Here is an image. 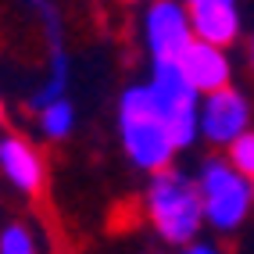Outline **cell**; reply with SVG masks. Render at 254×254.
<instances>
[{"mask_svg": "<svg viewBox=\"0 0 254 254\" xmlns=\"http://www.w3.org/2000/svg\"><path fill=\"white\" fill-rule=\"evenodd\" d=\"M36 122L47 140H68L75 132V104L68 97H61L54 104H47L43 111H36Z\"/></svg>", "mask_w": 254, "mask_h": 254, "instance_id": "8fae6325", "label": "cell"}, {"mask_svg": "<svg viewBox=\"0 0 254 254\" xmlns=\"http://www.w3.org/2000/svg\"><path fill=\"white\" fill-rule=\"evenodd\" d=\"M147 97L154 104L158 118L168 129V140L176 150L190 147L200 132H197V111H200V93L183 79L176 64H150V79L143 82Z\"/></svg>", "mask_w": 254, "mask_h": 254, "instance_id": "277c9868", "label": "cell"}, {"mask_svg": "<svg viewBox=\"0 0 254 254\" xmlns=\"http://www.w3.org/2000/svg\"><path fill=\"white\" fill-rule=\"evenodd\" d=\"M179 4L190 14L193 40L226 50L240 36V7H236V0H179Z\"/></svg>", "mask_w": 254, "mask_h": 254, "instance_id": "52a82bcc", "label": "cell"}, {"mask_svg": "<svg viewBox=\"0 0 254 254\" xmlns=\"http://www.w3.org/2000/svg\"><path fill=\"white\" fill-rule=\"evenodd\" d=\"M197 132L215 147H233L236 140L251 132V100L236 90L226 86L218 93L200 97V111H197Z\"/></svg>", "mask_w": 254, "mask_h": 254, "instance_id": "8992f818", "label": "cell"}, {"mask_svg": "<svg viewBox=\"0 0 254 254\" xmlns=\"http://www.w3.org/2000/svg\"><path fill=\"white\" fill-rule=\"evenodd\" d=\"M176 68L183 72V79L190 82L200 97L233 86V82H229L233 79L229 54H226V50H218V47H211V43H200V40H193L190 47L183 50V58L176 61Z\"/></svg>", "mask_w": 254, "mask_h": 254, "instance_id": "9c48e42d", "label": "cell"}, {"mask_svg": "<svg viewBox=\"0 0 254 254\" xmlns=\"http://www.w3.org/2000/svg\"><path fill=\"white\" fill-rule=\"evenodd\" d=\"M0 126H4V100H0Z\"/></svg>", "mask_w": 254, "mask_h": 254, "instance_id": "9a60e30c", "label": "cell"}, {"mask_svg": "<svg viewBox=\"0 0 254 254\" xmlns=\"http://www.w3.org/2000/svg\"><path fill=\"white\" fill-rule=\"evenodd\" d=\"M226 161H229L236 172H240V176L254 186V129H251V132H244V136L229 147V158H226Z\"/></svg>", "mask_w": 254, "mask_h": 254, "instance_id": "4fadbf2b", "label": "cell"}, {"mask_svg": "<svg viewBox=\"0 0 254 254\" xmlns=\"http://www.w3.org/2000/svg\"><path fill=\"white\" fill-rule=\"evenodd\" d=\"M0 254H43L40 233L29 222H7L0 229Z\"/></svg>", "mask_w": 254, "mask_h": 254, "instance_id": "7c38bea8", "label": "cell"}, {"mask_svg": "<svg viewBox=\"0 0 254 254\" xmlns=\"http://www.w3.org/2000/svg\"><path fill=\"white\" fill-rule=\"evenodd\" d=\"M251 64H254V40H251Z\"/></svg>", "mask_w": 254, "mask_h": 254, "instance_id": "2e32d148", "label": "cell"}, {"mask_svg": "<svg viewBox=\"0 0 254 254\" xmlns=\"http://www.w3.org/2000/svg\"><path fill=\"white\" fill-rule=\"evenodd\" d=\"M118 136H122L126 158L143 168V172H161L172 168L176 147L168 140V129L158 118L154 104L147 97V86H126L118 97Z\"/></svg>", "mask_w": 254, "mask_h": 254, "instance_id": "7a4b0ae2", "label": "cell"}, {"mask_svg": "<svg viewBox=\"0 0 254 254\" xmlns=\"http://www.w3.org/2000/svg\"><path fill=\"white\" fill-rule=\"evenodd\" d=\"M204 222L215 233H236L254 208V186L236 172L226 158H208L197 172Z\"/></svg>", "mask_w": 254, "mask_h": 254, "instance_id": "3957f363", "label": "cell"}, {"mask_svg": "<svg viewBox=\"0 0 254 254\" xmlns=\"http://www.w3.org/2000/svg\"><path fill=\"white\" fill-rule=\"evenodd\" d=\"M0 176L18 193L36 197L47 183V161L40 147L25 136H0Z\"/></svg>", "mask_w": 254, "mask_h": 254, "instance_id": "ba28073f", "label": "cell"}, {"mask_svg": "<svg viewBox=\"0 0 254 254\" xmlns=\"http://www.w3.org/2000/svg\"><path fill=\"white\" fill-rule=\"evenodd\" d=\"M64 90H68V54H64V50H54V54H50L47 79H43L40 86L29 93V108H32V111H43L47 104L61 100V97H64Z\"/></svg>", "mask_w": 254, "mask_h": 254, "instance_id": "30bf717a", "label": "cell"}, {"mask_svg": "<svg viewBox=\"0 0 254 254\" xmlns=\"http://www.w3.org/2000/svg\"><path fill=\"white\" fill-rule=\"evenodd\" d=\"M179 254H218V247H215V244H208V240H204V244H200V240H193L190 247H183Z\"/></svg>", "mask_w": 254, "mask_h": 254, "instance_id": "5bb4252c", "label": "cell"}, {"mask_svg": "<svg viewBox=\"0 0 254 254\" xmlns=\"http://www.w3.org/2000/svg\"><path fill=\"white\" fill-rule=\"evenodd\" d=\"M147 218L154 233L172 247H190L204 226L197 179L183 168H161L147 183Z\"/></svg>", "mask_w": 254, "mask_h": 254, "instance_id": "6da1fadb", "label": "cell"}, {"mask_svg": "<svg viewBox=\"0 0 254 254\" xmlns=\"http://www.w3.org/2000/svg\"><path fill=\"white\" fill-rule=\"evenodd\" d=\"M140 25H143V43L150 50V64H176L183 50L193 43L190 14L179 0H147Z\"/></svg>", "mask_w": 254, "mask_h": 254, "instance_id": "5b68a950", "label": "cell"}]
</instances>
